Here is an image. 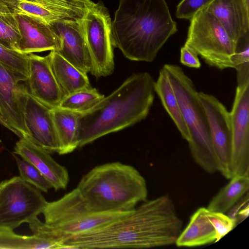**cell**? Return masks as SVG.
<instances>
[{"label":"cell","instance_id":"cell-1","mask_svg":"<svg viewBox=\"0 0 249 249\" xmlns=\"http://www.w3.org/2000/svg\"><path fill=\"white\" fill-rule=\"evenodd\" d=\"M182 222L167 196L145 200L130 213L65 239L62 249L151 248L175 244Z\"/></svg>","mask_w":249,"mask_h":249},{"label":"cell","instance_id":"cell-2","mask_svg":"<svg viewBox=\"0 0 249 249\" xmlns=\"http://www.w3.org/2000/svg\"><path fill=\"white\" fill-rule=\"evenodd\" d=\"M111 31L126 58L151 62L178 29L165 0H119Z\"/></svg>","mask_w":249,"mask_h":249},{"label":"cell","instance_id":"cell-3","mask_svg":"<svg viewBox=\"0 0 249 249\" xmlns=\"http://www.w3.org/2000/svg\"><path fill=\"white\" fill-rule=\"evenodd\" d=\"M155 82L147 72L133 74L92 108L80 113L78 147L144 119L154 100Z\"/></svg>","mask_w":249,"mask_h":249},{"label":"cell","instance_id":"cell-4","mask_svg":"<svg viewBox=\"0 0 249 249\" xmlns=\"http://www.w3.org/2000/svg\"><path fill=\"white\" fill-rule=\"evenodd\" d=\"M76 188L88 208L94 212H127L146 200V181L133 166L114 162L96 166Z\"/></svg>","mask_w":249,"mask_h":249},{"label":"cell","instance_id":"cell-5","mask_svg":"<svg viewBox=\"0 0 249 249\" xmlns=\"http://www.w3.org/2000/svg\"><path fill=\"white\" fill-rule=\"evenodd\" d=\"M132 210L91 211L76 188L56 201L47 202L42 212L45 222L37 218L30 227L32 231L36 234L63 243L69 237L100 228L125 216Z\"/></svg>","mask_w":249,"mask_h":249},{"label":"cell","instance_id":"cell-6","mask_svg":"<svg viewBox=\"0 0 249 249\" xmlns=\"http://www.w3.org/2000/svg\"><path fill=\"white\" fill-rule=\"evenodd\" d=\"M166 73L177 97L182 117L188 129L190 152L196 162L209 174L218 171L207 117L199 92L181 67L166 64Z\"/></svg>","mask_w":249,"mask_h":249},{"label":"cell","instance_id":"cell-7","mask_svg":"<svg viewBox=\"0 0 249 249\" xmlns=\"http://www.w3.org/2000/svg\"><path fill=\"white\" fill-rule=\"evenodd\" d=\"M184 45L210 66L220 70L233 68L236 42L217 18L204 8L190 20Z\"/></svg>","mask_w":249,"mask_h":249},{"label":"cell","instance_id":"cell-8","mask_svg":"<svg viewBox=\"0 0 249 249\" xmlns=\"http://www.w3.org/2000/svg\"><path fill=\"white\" fill-rule=\"evenodd\" d=\"M0 228L14 230L42 213L47 201L41 191L19 176L0 183Z\"/></svg>","mask_w":249,"mask_h":249},{"label":"cell","instance_id":"cell-9","mask_svg":"<svg viewBox=\"0 0 249 249\" xmlns=\"http://www.w3.org/2000/svg\"><path fill=\"white\" fill-rule=\"evenodd\" d=\"M83 22L90 62L89 72L97 78L108 76L114 70L112 20L109 11L102 1L94 3Z\"/></svg>","mask_w":249,"mask_h":249},{"label":"cell","instance_id":"cell-10","mask_svg":"<svg viewBox=\"0 0 249 249\" xmlns=\"http://www.w3.org/2000/svg\"><path fill=\"white\" fill-rule=\"evenodd\" d=\"M94 2L91 0H0V14H22L48 23L81 20Z\"/></svg>","mask_w":249,"mask_h":249},{"label":"cell","instance_id":"cell-11","mask_svg":"<svg viewBox=\"0 0 249 249\" xmlns=\"http://www.w3.org/2000/svg\"><path fill=\"white\" fill-rule=\"evenodd\" d=\"M209 125L218 171L226 178H232L231 170V124L230 112L214 96L199 92Z\"/></svg>","mask_w":249,"mask_h":249},{"label":"cell","instance_id":"cell-12","mask_svg":"<svg viewBox=\"0 0 249 249\" xmlns=\"http://www.w3.org/2000/svg\"><path fill=\"white\" fill-rule=\"evenodd\" d=\"M230 114L232 177L249 174V83L237 86Z\"/></svg>","mask_w":249,"mask_h":249},{"label":"cell","instance_id":"cell-13","mask_svg":"<svg viewBox=\"0 0 249 249\" xmlns=\"http://www.w3.org/2000/svg\"><path fill=\"white\" fill-rule=\"evenodd\" d=\"M13 72L0 63V110L10 131L20 138L29 139L24 119L28 89Z\"/></svg>","mask_w":249,"mask_h":249},{"label":"cell","instance_id":"cell-14","mask_svg":"<svg viewBox=\"0 0 249 249\" xmlns=\"http://www.w3.org/2000/svg\"><path fill=\"white\" fill-rule=\"evenodd\" d=\"M24 119L30 133L29 140L50 153H58L59 143L51 109L29 92L24 108Z\"/></svg>","mask_w":249,"mask_h":249},{"label":"cell","instance_id":"cell-15","mask_svg":"<svg viewBox=\"0 0 249 249\" xmlns=\"http://www.w3.org/2000/svg\"><path fill=\"white\" fill-rule=\"evenodd\" d=\"M29 64L28 92L50 109L58 107L63 95L53 71L48 55L28 54Z\"/></svg>","mask_w":249,"mask_h":249},{"label":"cell","instance_id":"cell-16","mask_svg":"<svg viewBox=\"0 0 249 249\" xmlns=\"http://www.w3.org/2000/svg\"><path fill=\"white\" fill-rule=\"evenodd\" d=\"M83 20H60L49 24L62 41L61 48L57 52L87 73L90 71V62Z\"/></svg>","mask_w":249,"mask_h":249},{"label":"cell","instance_id":"cell-17","mask_svg":"<svg viewBox=\"0 0 249 249\" xmlns=\"http://www.w3.org/2000/svg\"><path fill=\"white\" fill-rule=\"evenodd\" d=\"M14 15L21 36L18 52L29 54L46 51L58 52L61 49V39L50 24L25 15Z\"/></svg>","mask_w":249,"mask_h":249},{"label":"cell","instance_id":"cell-18","mask_svg":"<svg viewBox=\"0 0 249 249\" xmlns=\"http://www.w3.org/2000/svg\"><path fill=\"white\" fill-rule=\"evenodd\" d=\"M13 153L34 166L55 191L67 187L69 180L68 170L43 148L28 139L20 138L16 143Z\"/></svg>","mask_w":249,"mask_h":249},{"label":"cell","instance_id":"cell-19","mask_svg":"<svg viewBox=\"0 0 249 249\" xmlns=\"http://www.w3.org/2000/svg\"><path fill=\"white\" fill-rule=\"evenodd\" d=\"M204 9L217 18L236 43L249 34V0H213Z\"/></svg>","mask_w":249,"mask_h":249},{"label":"cell","instance_id":"cell-20","mask_svg":"<svg viewBox=\"0 0 249 249\" xmlns=\"http://www.w3.org/2000/svg\"><path fill=\"white\" fill-rule=\"evenodd\" d=\"M48 56L63 97L78 90L91 87L87 73L68 62L57 52L51 51Z\"/></svg>","mask_w":249,"mask_h":249},{"label":"cell","instance_id":"cell-21","mask_svg":"<svg viewBox=\"0 0 249 249\" xmlns=\"http://www.w3.org/2000/svg\"><path fill=\"white\" fill-rule=\"evenodd\" d=\"M207 209L199 208L180 232L175 244L179 247L203 246L216 241V232L206 215Z\"/></svg>","mask_w":249,"mask_h":249},{"label":"cell","instance_id":"cell-22","mask_svg":"<svg viewBox=\"0 0 249 249\" xmlns=\"http://www.w3.org/2000/svg\"><path fill=\"white\" fill-rule=\"evenodd\" d=\"M59 143L58 154H67L78 147L77 132L80 113L59 107L51 109Z\"/></svg>","mask_w":249,"mask_h":249},{"label":"cell","instance_id":"cell-23","mask_svg":"<svg viewBox=\"0 0 249 249\" xmlns=\"http://www.w3.org/2000/svg\"><path fill=\"white\" fill-rule=\"evenodd\" d=\"M155 91L182 137L189 142L191 138L188 129L182 117L178 101L171 83L162 69L160 70L158 78L155 82Z\"/></svg>","mask_w":249,"mask_h":249},{"label":"cell","instance_id":"cell-24","mask_svg":"<svg viewBox=\"0 0 249 249\" xmlns=\"http://www.w3.org/2000/svg\"><path fill=\"white\" fill-rule=\"evenodd\" d=\"M249 189V174L233 176L212 198L206 208L210 211L226 213L248 193Z\"/></svg>","mask_w":249,"mask_h":249},{"label":"cell","instance_id":"cell-25","mask_svg":"<svg viewBox=\"0 0 249 249\" xmlns=\"http://www.w3.org/2000/svg\"><path fill=\"white\" fill-rule=\"evenodd\" d=\"M61 242L46 239L35 234L20 235L13 230L0 228V249H62Z\"/></svg>","mask_w":249,"mask_h":249},{"label":"cell","instance_id":"cell-26","mask_svg":"<svg viewBox=\"0 0 249 249\" xmlns=\"http://www.w3.org/2000/svg\"><path fill=\"white\" fill-rule=\"evenodd\" d=\"M104 97L96 89L90 87L64 97L58 107L83 113L92 108Z\"/></svg>","mask_w":249,"mask_h":249},{"label":"cell","instance_id":"cell-27","mask_svg":"<svg viewBox=\"0 0 249 249\" xmlns=\"http://www.w3.org/2000/svg\"><path fill=\"white\" fill-rule=\"evenodd\" d=\"M0 63L13 72L22 81L29 77L28 54L9 49L0 44Z\"/></svg>","mask_w":249,"mask_h":249},{"label":"cell","instance_id":"cell-28","mask_svg":"<svg viewBox=\"0 0 249 249\" xmlns=\"http://www.w3.org/2000/svg\"><path fill=\"white\" fill-rule=\"evenodd\" d=\"M232 62L237 73V86L249 83V34L237 41Z\"/></svg>","mask_w":249,"mask_h":249},{"label":"cell","instance_id":"cell-29","mask_svg":"<svg viewBox=\"0 0 249 249\" xmlns=\"http://www.w3.org/2000/svg\"><path fill=\"white\" fill-rule=\"evenodd\" d=\"M21 38L15 16L0 14V44L7 48L17 51Z\"/></svg>","mask_w":249,"mask_h":249},{"label":"cell","instance_id":"cell-30","mask_svg":"<svg viewBox=\"0 0 249 249\" xmlns=\"http://www.w3.org/2000/svg\"><path fill=\"white\" fill-rule=\"evenodd\" d=\"M13 157L16 161L19 177L23 180L45 193L53 188L51 183L34 166L16 154H13Z\"/></svg>","mask_w":249,"mask_h":249},{"label":"cell","instance_id":"cell-31","mask_svg":"<svg viewBox=\"0 0 249 249\" xmlns=\"http://www.w3.org/2000/svg\"><path fill=\"white\" fill-rule=\"evenodd\" d=\"M206 215L216 232V242L233 230L237 224L236 221L225 213L212 212L207 209Z\"/></svg>","mask_w":249,"mask_h":249},{"label":"cell","instance_id":"cell-32","mask_svg":"<svg viewBox=\"0 0 249 249\" xmlns=\"http://www.w3.org/2000/svg\"><path fill=\"white\" fill-rule=\"evenodd\" d=\"M213 0H182L178 5L176 17L191 20L200 10L205 8Z\"/></svg>","mask_w":249,"mask_h":249},{"label":"cell","instance_id":"cell-33","mask_svg":"<svg viewBox=\"0 0 249 249\" xmlns=\"http://www.w3.org/2000/svg\"><path fill=\"white\" fill-rule=\"evenodd\" d=\"M180 61L183 65L189 68L198 69L201 67L197 54L185 45L180 49Z\"/></svg>","mask_w":249,"mask_h":249},{"label":"cell","instance_id":"cell-34","mask_svg":"<svg viewBox=\"0 0 249 249\" xmlns=\"http://www.w3.org/2000/svg\"><path fill=\"white\" fill-rule=\"evenodd\" d=\"M249 203L243 206L238 212L236 220L237 223L239 221L245 219L249 215Z\"/></svg>","mask_w":249,"mask_h":249},{"label":"cell","instance_id":"cell-35","mask_svg":"<svg viewBox=\"0 0 249 249\" xmlns=\"http://www.w3.org/2000/svg\"><path fill=\"white\" fill-rule=\"evenodd\" d=\"M0 124L4 126V127H6L8 129H9V127L8 125V124H6L5 121L4 120L1 113L0 110Z\"/></svg>","mask_w":249,"mask_h":249},{"label":"cell","instance_id":"cell-36","mask_svg":"<svg viewBox=\"0 0 249 249\" xmlns=\"http://www.w3.org/2000/svg\"></svg>","mask_w":249,"mask_h":249}]
</instances>
